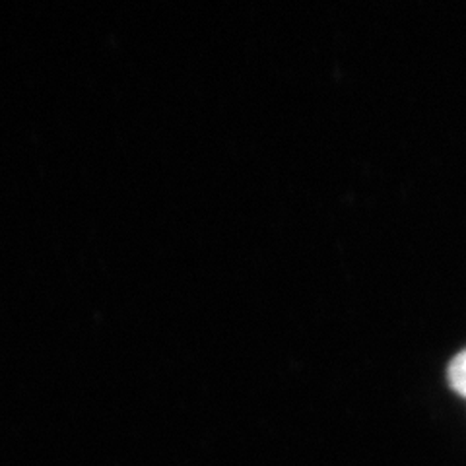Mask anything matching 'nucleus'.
<instances>
[{
	"label": "nucleus",
	"instance_id": "nucleus-1",
	"mask_svg": "<svg viewBox=\"0 0 466 466\" xmlns=\"http://www.w3.org/2000/svg\"><path fill=\"white\" fill-rule=\"evenodd\" d=\"M449 381L459 395L466 397V350L453 360V363H451Z\"/></svg>",
	"mask_w": 466,
	"mask_h": 466
}]
</instances>
